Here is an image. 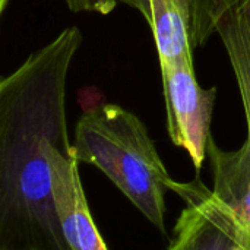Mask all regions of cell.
Instances as JSON below:
<instances>
[{
  "mask_svg": "<svg viewBox=\"0 0 250 250\" xmlns=\"http://www.w3.org/2000/svg\"><path fill=\"white\" fill-rule=\"evenodd\" d=\"M161 67L167 130L171 142L185 149L199 173L208 157L217 88H202L196 79L193 57H180Z\"/></svg>",
  "mask_w": 250,
  "mask_h": 250,
  "instance_id": "obj_4",
  "label": "cell"
},
{
  "mask_svg": "<svg viewBox=\"0 0 250 250\" xmlns=\"http://www.w3.org/2000/svg\"><path fill=\"white\" fill-rule=\"evenodd\" d=\"M73 148L79 163L97 167L167 236L166 190L171 177L136 114L113 103L86 108L75 126Z\"/></svg>",
  "mask_w": 250,
  "mask_h": 250,
  "instance_id": "obj_2",
  "label": "cell"
},
{
  "mask_svg": "<svg viewBox=\"0 0 250 250\" xmlns=\"http://www.w3.org/2000/svg\"><path fill=\"white\" fill-rule=\"evenodd\" d=\"M231 64L246 119V139L239 149L226 151L214 138L208 145L214 174V196L250 229V3L229 15L218 26Z\"/></svg>",
  "mask_w": 250,
  "mask_h": 250,
  "instance_id": "obj_3",
  "label": "cell"
},
{
  "mask_svg": "<svg viewBox=\"0 0 250 250\" xmlns=\"http://www.w3.org/2000/svg\"><path fill=\"white\" fill-rule=\"evenodd\" d=\"M250 0H192V48H199L217 34L220 23L231 13L240 10Z\"/></svg>",
  "mask_w": 250,
  "mask_h": 250,
  "instance_id": "obj_8",
  "label": "cell"
},
{
  "mask_svg": "<svg viewBox=\"0 0 250 250\" xmlns=\"http://www.w3.org/2000/svg\"><path fill=\"white\" fill-rule=\"evenodd\" d=\"M168 189L185 202L166 250H250V229L199 179L171 180Z\"/></svg>",
  "mask_w": 250,
  "mask_h": 250,
  "instance_id": "obj_5",
  "label": "cell"
},
{
  "mask_svg": "<svg viewBox=\"0 0 250 250\" xmlns=\"http://www.w3.org/2000/svg\"><path fill=\"white\" fill-rule=\"evenodd\" d=\"M151 31L160 66L171 64L180 57H193L190 28L192 0H149Z\"/></svg>",
  "mask_w": 250,
  "mask_h": 250,
  "instance_id": "obj_7",
  "label": "cell"
},
{
  "mask_svg": "<svg viewBox=\"0 0 250 250\" xmlns=\"http://www.w3.org/2000/svg\"><path fill=\"white\" fill-rule=\"evenodd\" d=\"M82 40L78 26L64 28L0 82V250H69L50 154L69 141L67 79Z\"/></svg>",
  "mask_w": 250,
  "mask_h": 250,
  "instance_id": "obj_1",
  "label": "cell"
},
{
  "mask_svg": "<svg viewBox=\"0 0 250 250\" xmlns=\"http://www.w3.org/2000/svg\"><path fill=\"white\" fill-rule=\"evenodd\" d=\"M50 167L54 211L69 250H108L91 215L70 141L51 149Z\"/></svg>",
  "mask_w": 250,
  "mask_h": 250,
  "instance_id": "obj_6",
  "label": "cell"
},
{
  "mask_svg": "<svg viewBox=\"0 0 250 250\" xmlns=\"http://www.w3.org/2000/svg\"><path fill=\"white\" fill-rule=\"evenodd\" d=\"M7 1H9V0H1V12L6 9V4H7Z\"/></svg>",
  "mask_w": 250,
  "mask_h": 250,
  "instance_id": "obj_10",
  "label": "cell"
},
{
  "mask_svg": "<svg viewBox=\"0 0 250 250\" xmlns=\"http://www.w3.org/2000/svg\"><path fill=\"white\" fill-rule=\"evenodd\" d=\"M66 6L75 12H86V13H98V15H108L111 13L122 0H64Z\"/></svg>",
  "mask_w": 250,
  "mask_h": 250,
  "instance_id": "obj_9",
  "label": "cell"
}]
</instances>
